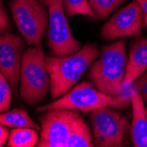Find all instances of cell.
I'll list each match as a JSON object with an SVG mask.
<instances>
[{"label": "cell", "mask_w": 147, "mask_h": 147, "mask_svg": "<svg viewBox=\"0 0 147 147\" xmlns=\"http://www.w3.org/2000/svg\"><path fill=\"white\" fill-rule=\"evenodd\" d=\"M92 138L98 147H123L129 142V119L111 107L90 113Z\"/></svg>", "instance_id": "cell-5"}, {"label": "cell", "mask_w": 147, "mask_h": 147, "mask_svg": "<svg viewBox=\"0 0 147 147\" xmlns=\"http://www.w3.org/2000/svg\"><path fill=\"white\" fill-rule=\"evenodd\" d=\"M11 15L24 40L32 47L42 46L48 31L49 13L39 0H12Z\"/></svg>", "instance_id": "cell-6"}, {"label": "cell", "mask_w": 147, "mask_h": 147, "mask_svg": "<svg viewBox=\"0 0 147 147\" xmlns=\"http://www.w3.org/2000/svg\"><path fill=\"white\" fill-rule=\"evenodd\" d=\"M139 3L143 11V22L142 28L147 30V0H137Z\"/></svg>", "instance_id": "cell-21"}, {"label": "cell", "mask_w": 147, "mask_h": 147, "mask_svg": "<svg viewBox=\"0 0 147 147\" xmlns=\"http://www.w3.org/2000/svg\"><path fill=\"white\" fill-rule=\"evenodd\" d=\"M130 104L129 95H109L98 90L92 84L84 81L73 86L68 92L53 102L40 107L37 111L42 112L49 109H67L87 113L106 107L123 109L129 108Z\"/></svg>", "instance_id": "cell-3"}, {"label": "cell", "mask_w": 147, "mask_h": 147, "mask_svg": "<svg viewBox=\"0 0 147 147\" xmlns=\"http://www.w3.org/2000/svg\"><path fill=\"white\" fill-rule=\"evenodd\" d=\"M24 51L25 43L19 34L10 32L0 34V72L8 80L14 94H17Z\"/></svg>", "instance_id": "cell-10"}, {"label": "cell", "mask_w": 147, "mask_h": 147, "mask_svg": "<svg viewBox=\"0 0 147 147\" xmlns=\"http://www.w3.org/2000/svg\"><path fill=\"white\" fill-rule=\"evenodd\" d=\"M10 28L11 24L9 20V16L6 12L3 2L0 0V34H3L7 32Z\"/></svg>", "instance_id": "cell-20"}, {"label": "cell", "mask_w": 147, "mask_h": 147, "mask_svg": "<svg viewBox=\"0 0 147 147\" xmlns=\"http://www.w3.org/2000/svg\"><path fill=\"white\" fill-rule=\"evenodd\" d=\"M65 14L69 17L75 15H86L97 20V16L92 10L88 0H63Z\"/></svg>", "instance_id": "cell-16"}, {"label": "cell", "mask_w": 147, "mask_h": 147, "mask_svg": "<svg viewBox=\"0 0 147 147\" xmlns=\"http://www.w3.org/2000/svg\"><path fill=\"white\" fill-rule=\"evenodd\" d=\"M11 101V87L8 80L0 72V113L9 110Z\"/></svg>", "instance_id": "cell-18"}, {"label": "cell", "mask_w": 147, "mask_h": 147, "mask_svg": "<svg viewBox=\"0 0 147 147\" xmlns=\"http://www.w3.org/2000/svg\"><path fill=\"white\" fill-rule=\"evenodd\" d=\"M94 146L92 134L85 120L79 116L75 120L68 139L67 147H92Z\"/></svg>", "instance_id": "cell-14"}, {"label": "cell", "mask_w": 147, "mask_h": 147, "mask_svg": "<svg viewBox=\"0 0 147 147\" xmlns=\"http://www.w3.org/2000/svg\"><path fill=\"white\" fill-rule=\"evenodd\" d=\"M145 111H146V115H147V108L145 109Z\"/></svg>", "instance_id": "cell-23"}, {"label": "cell", "mask_w": 147, "mask_h": 147, "mask_svg": "<svg viewBox=\"0 0 147 147\" xmlns=\"http://www.w3.org/2000/svg\"><path fill=\"white\" fill-rule=\"evenodd\" d=\"M127 61L125 40L103 45L99 59L93 62L88 71V78L100 92L112 96L122 95Z\"/></svg>", "instance_id": "cell-2"}, {"label": "cell", "mask_w": 147, "mask_h": 147, "mask_svg": "<svg viewBox=\"0 0 147 147\" xmlns=\"http://www.w3.org/2000/svg\"><path fill=\"white\" fill-rule=\"evenodd\" d=\"M129 86L137 89L141 93L143 99L147 101V71L138 78Z\"/></svg>", "instance_id": "cell-19"}, {"label": "cell", "mask_w": 147, "mask_h": 147, "mask_svg": "<svg viewBox=\"0 0 147 147\" xmlns=\"http://www.w3.org/2000/svg\"><path fill=\"white\" fill-rule=\"evenodd\" d=\"M143 11L137 0L119 9L100 29V37L106 41L142 34Z\"/></svg>", "instance_id": "cell-9"}, {"label": "cell", "mask_w": 147, "mask_h": 147, "mask_svg": "<svg viewBox=\"0 0 147 147\" xmlns=\"http://www.w3.org/2000/svg\"><path fill=\"white\" fill-rule=\"evenodd\" d=\"M49 13L47 45L53 57L72 55L81 49V42L73 36L65 17L63 0H39Z\"/></svg>", "instance_id": "cell-7"}, {"label": "cell", "mask_w": 147, "mask_h": 147, "mask_svg": "<svg viewBox=\"0 0 147 147\" xmlns=\"http://www.w3.org/2000/svg\"><path fill=\"white\" fill-rule=\"evenodd\" d=\"M0 124L5 127L34 128L38 131L41 130V126L35 123L23 109H15L0 113Z\"/></svg>", "instance_id": "cell-13"}, {"label": "cell", "mask_w": 147, "mask_h": 147, "mask_svg": "<svg viewBox=\"0 0 147 147\" xmlns=\"http://www.w3.org/2000/svg\"><path fill=\"white\" fill-rule=\"evenodd\" d=\"M42 46L30 47L23 53L20 66V93L29 106L42 101L50 89L49 76L45 63Z\"/></svg>", "instance_id": "cell-4"}, {"label": "cell", "mask_w": 147, "mask_h": 147, "mask_svg": "<svg viewBox=\"0 0 147 147\" xmlns=\"http://www.w3.org/2000/svg\"><path fill=\"white\" fill-rule=\"evenodd\" d=\"M10 133L6 127L0 124V147H2L9 138Z\"/></svg>", "instance_id": "cell-22"}, {"label": "cell", "mask_w": 147, "mask_h": 147, "mask_svg": "<svg viewBox=\"0 0 147 147\" xmlns=\"http://www.w3.org/2000/svg\"><path fill=\"white\" fill-rule=\"evenodd\" d=\"M38 130L34 128H13L7 142L8 147H34L39 140Z\"/></svg>", "instance_id": "cell-15"}, {"label": "cell", "mask_w": 147, "mask_h": 147, "mask_svg": "<svg viewBox=\"0 0 147 147\" xmlns=\"http://www.w3.org/2000/svg\"><path fill=\"white\" fill-rule=\"evenodd\" d=\"M129 87L133 117L129 127V140L135 147H147V115L143 96L137 89Z\"/></svg>", "instance_id": "cell-11"}, {"label": "cell", "mask_w": 147, "mask_h": 147, "mask_svg": "<svg viewBox=\"0 0 147 147\" xmlns=\"http://www.w3.org/2000/svg\"><path fill=\"white\" fill-rule=\"evenodd\" d=\"M147 71V37L135 36L130 42L129 54L123 79L124 87H129Z\"/></svg>", "instance_id": "cell-12"}, {"label": "cell", "mask_w": 147, "mask_h": 147, "mask_svg": "<svg viewBox=\"0 0 147 147\" xmlns=\"http://www.w3.org/2000/svg\"><path fill=\"white\" fill-rule=\"evenodd\" d=\"M38 116L41 134L38 147H67L75 120L81 116L78 110L56 109L42 111Z\"/></svg>", "instance_id": "cell-8"}, {"label": "cell", "mask_w": 147, "mask_h": 147, "mask_svg": "<svg viewBox=\"0 0 147 147\" xmlns=\"http://www.w3.org/2000/svg\"><path fill=\"white\" fill-rule=\"evenodd\" d=\"M126 0H88L89 5L98 19L106 20Z\"/></svg>", "instance_id": "cell-17"}, {"label": "cell", "mask_w": 147, "mask_h": 147, "mask_svg": "<svg viewBox=\"0 0 147 147\" xmlns=\"http://www.w3.org/2000/svg\"><path fill=\"white\" fill-rule=\"evenodd\" d=\"M99 56L98 46L95 43H86L70 56L46 57L51 98L56 100L68 92Z\"/></svg>", "instance_id": "cell-1"}]
</instances>
